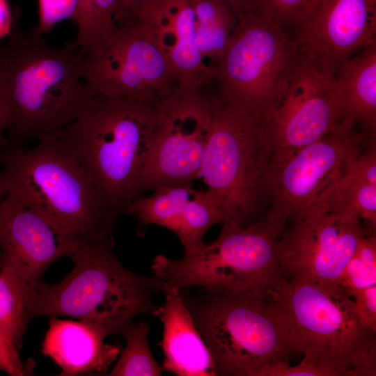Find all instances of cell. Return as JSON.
I'll list each match as a JSON object with an SVG mask.
<instances>
[{"mask_svg": "<svg viewBox=\"0 0 376 376\" xmlns=\"http://www.w3.org/2000/svg\"><path fill=\"white\" fill-rule=\"evenodd\" d=\"M223 224L216 240L182 259L154 258L162 292L201 286L212 293L266 298L281 277L276 242L285 227L266 217L246 226Z\"/></svg>", "mask_w": 376, "mask_h": 376, "instance_id": "cell-7", "label": "cell"}, {"mask_svg": "<svg viewBox=\"0 0 376 376\" xmlns=\"http://www.w3.org/2000/svg\"><path fill=\"white\" fill-rule=\"evenodd\" d=\"M118 0H77L72 21L77 26L75 44L86 52L98 45L116 24Z\"/></svg>", "mask_w": 376, "mask_h": 376, "instance_id": "cell-24", "label": "cell"}, {"mask_svg": "<svg viewBox=\"0 0 376 376\" xmlns=\"http://www.w3.org/2000/svg\"><path fill=\"white\" fill-rule=\"evenodd\" d=\"M356 313L362 326L375 334L376 331V285L356 291L350 295Z\"/></svg>", "mask_w": 376, "mask_h": 376, "instance_id": "cell-31", "label": "cell"}, {"mask_svg": "<svg viewBox=\"0 0 376 376\" xmlns=\"http://www.w3.org/2000/svg\"><path fill=\"white\" fill-rule=\"evenodd\" d=\"M265 301L290 349L333 376L375 375V334L340 283L281 277Z\"/></svg>", "mask_w": 376, "mask_h": 376, "instance_id": "cell-3", "label": "cell"}, {"mask_svg": "<svg viewBox=\"0 0 376 376\" xmlns=\"http://www.w3.org/2000/svg\"><path fill=\"white\" fill-rule=\"evenodd\" d=\"M10 123V113L6 103L0 92V143L2 141L3 132L6 129Z\"/></svg>", "mask_w": 376, "mask_h": 376, "instance_id": "cell-35", "label": "cell"}, {"mask_svg": "<svg viewBox=\"0 0 376 376\" xmlns=\"http://www.w3.org/2000/svg\"><path fill=\"white\" fill-rule=\"evenodd\" d=\"M0 369L12 376L26 375L19 356V351L0 329Z\"/></svg>", "mask_w": 376, "mask_h": 376, "instance_id": "cell-32", "label": "cell"}, {"mask_svg": "<svg viewBox=\"0 0 376 376\" xmlns=\"http://www.w3.org/2000/svg\"><path fill=\"white\" fill-rule=\"evenodd\" d=\"M12 25L10 11L6 0H0V38L8 36Z\"/></svg>", "mask_w": 376, "mask_h": 376, "instance_id": "cell-34", "label": "cell"}, {"mask_svg": "<svg viewBox=\"0 0 376 376\" xmlns=\"http://www.w3.org/2000/svg\"><path fill=\"white\" fill-rule=\"evenodd\" d=\"M113 244L85 242L70 257L74 266L62 281H40L30 301V319L69 316L88 323L106 336L120 334L133 318L156 315L153 297L162 291L155 276L145 277L124 267Z\"/></svg>", "mask_w": 376, "mask_h": 376, "instance_id": "cell-5", "label": "cell"}, {"mask_svg": "<svg viewBox=\"0 0 376 376\" xmlns=\"http://www.w3.org/2000/svg\"><path fill=\"white\" fill-rule=\"evenodd\" d=\"M292 28L304 56L336 76L376 42V0H309Z\"/></svg>", "mask_w": 376, "mask_h": 376, "instance_id": "cell-16", "label": "cell"}, {"mask_svg": "<svg viewBox=\"0 0 376 376\" xmlns=\"http://www.w3.org/2000/svg\"><path fill=\"white\" fill-rule=\"evenodd\" d=\"M85 242L59 232L38 214L5 195L0 210L3 266L22 281L31 299L49 266L61 258L71 257Z\"/></svg>", "mask_w": 376, "mask_h": 376, "instance_id": "cell-17", "label": "cell"}, {"mask_svg": "<svg viewBox=\"0 0 376 376\" xmlns=\"http://www.w3.org/2000/svg\"><path fill=\"white\" fill-rule=\"evenodd\" d=\"M324 203L330 211L368 221L375 229L376 185L344 173Z\"/></svg>", "mask_w": 376, "mask_h": 376, "instance_id": "cell-25", "label": "cell"}, {"mask_svg": "<svg viewBox=\"0 0 376 376\" xmlns=\"http://www.w3.org/2000/svg\"><path fill=\"white\" fill-rule=\"evenodd\" d=\"M118 10L116 25H130L138 22L141 11L152 0H118Z\"/></svg>", "mask_w": 376, "mask_h": 376, "instance_id": "cell-33", "label": "cell"}, {"mask_svg": "<svg viewBox=\"0 0 376 376\" xmlns=\"http://www.w3.org/2000/svg\"><path fill=\"white\" fill-rule=\"evenodd\" d=\"M229 7L237 17L242 10L243 0H219Z\"/></svg>", "mask_w": 376, "mask_h": 376, "instance_id": "cell-36", "label": "cell"}, {"mask_svg": "<svg viewBox=\"0 0 376 376\" xmlns=\"http://www.w3.org/2000/svg\"><path fill=\"white\" fill-rule=\"evenodd\" d=\"M308 1L243 0L241 13L249 12L262 16L290 30Z\"/></svg>", "mask_w": 376, "mask_h": 376, "instance_id": "cell-27", "label": "cell"}, {"mask_svg": "<svg viewBox=\"0 0 376 376\" xmlns=\"http://www.w3.org/2000/svg\"><path fill=\"white\" fill-rule=\"evenodd\" d=\"M6 194V190L0 179V210H1V206L2 204V201ZM2 267H3V256L0 249V269L2 268Z\"/></svg>", "mask_w": 376, "mask_h": 376, "instance_id": "cell-37", "label": "cell"}, {"mask_svg": "<svg viewBox=\"0 0 376 376\" xmlns=\"http://www.w3.org/2000/svg\"><path fill=\"white\" fill-rule=\"evenodd\" d=\"M31 295L22 281L7 267L0 269V329L19 351L26 326Z\"/></svg>", "mask_w": 376, "mask_h": 376, "instance_id": "cell-22", "label": "cell"}, {"mask_svg": "<svg viewBox=\"0 0 376 376\" xmlns=\"http://www.w3.org/2000/svg\"><path fill=\"white\" fill-rule=\"evenodd\" d=\"M365 133L340 125L299 148H274L270 159L269 207L266 217L283 226L324 203L349 163L360 154Z\"/></svg>", "mask_w": 376, "mask_h": 376, "instance_id": "cell-11", "label": "cell"}, {"mask_svg": "<svg viewBox=\"0 0 376 376\" xmlns=\"http://www.w3.org/2000/svg\"><path fill=\"white\" fill-rule=\"evenodd\" d=\"M368 141L367 150L347 165L345 173L356 179L376 185V148L375 136Z\"/></svg>", "mask_w": 376, "mask_h": 376, "instance_id": "cell-30", "label": "cell"}, {"mask_svg": "<svg viewBox=\"0 0 376 376\" xmlns=\"http://www.w3.org/2000/svg\"><path fill=\"white\" fill-rule=\"evenodd\" d=\"M237 20L218 0H152L138 19L157 40L179 88H201L212 83Z\"/></svg>", "mask_w": 376, "mask_h": 376, "instance_id": "cell-10", "label": "cell"}, {"mask_svg": "<svg viewBox=\"0 0 376 376\" xmlns=\"http://www.w3.org/2000/svg\"><path fill=\"white\" fill-rule=\"evenodd\" d=\"M341 104L340 125L360 123L370 135L376 130V42L345 61L336 75Z\"/></svg>", "mask_w": 376, "mask_h": 376, "instance_id": "cell-21", "label": "cell"}, {"mask_svg": "<svg viewBox=\"0 0 376 376\" xmlns=\"http://www.w3.org/2000/svg\"><path fill=\"white\" fill-rule=\"evenodd\" d=\"M39 20L35 27L42 34L52 31L58 22L72 21L77 10V0H38Z\"/></svg>", "mask_w": 376, "mask_h": 376, "instance_id": "cell-28", "label": "cell"}, {"mask_svg": "<svg viewBox=\"0 0 376 376\" xmlns=\"http://www.w3.org/2000/svg\"><path fill=\"white\" fill-rule=\"evenodd\" d=\"M191 182L169 185L155 189L149 197H138L125 209L146 226L155 224L173 231L180 240L185 254L203 244V237L213 225L224 223L219 203L207 189H196Z\"/></svg>", "mask_w": 376, "mask_h": 376, "instance_id": "cell-18", "label": "cell"}, {"mask_svg": "<svg viewBox=\"0 0 376 376\" xmlns=\"http://www.w3.org/2000/svg\"><path fill=\"white\" fill-rule=\"evenodd\" d=\"M204 88H178L157 103L154 141L139 194L198 178L211 130L210 102Z\"/></svg>", "mask_w": 376, "mask_h": 376, "instance_id": "cell-13", "label": "cell"}, {"mask_svg": "<svg viewBox=\"0 0 376 376\" xmlns=\"http://www.w3.org/2000/svg\"><path fill=\"white\" fill-rule=\"evenodd\" d=\"M368 230L360 220L330 211L325 203L290 221L276 242L281 275L339 283Z\"/></svg>", "mask_w": 376, "mask_h": 376, "instance_id": "cell-15", "label": "cell"}, {"mask_svg": "<svg viewBox=\"0 0 376 376\" xmlns=\"http://www.w3.org/2000/svg\"><path fill=\"white\" fill-rule=\"evenodd\" d=\"M165 301L155 316L163 324L159 343L164 360L162 369L178 376L217 375L211 353L201 336L180 290H164Z\"/></svg>", "mask_w": 376, "mask_h": 376, "instance_id": "cell-19", "label": "cell"}, {"mask_svg": "<svg viewBox=\"0 0 376 376\" xmlns=\"http://www.w3.org/2000/svg\"><path fill=\"white\" fill-rule=\"evenodd\" d=\"M3 143L0 179L7 195L63 234L113 244L120 214L57 135L31 148Z\"/></svg>", "mask_w": 376, "mask_h": 376, "instance_id": "cell-2", "label": "cell"}, {"mask_svg": "<svg viewBox=\"0 0 376 376\" xmlns=\"http://www.w3.org/2000/svg\"><path fill=\"white\" fill-rule=\"evenodd\" d=\"M75 42L54 46L35 27L13 26L0 42V92L10 113L8 143L58 135L96 96L81 75Z\"/></svg>", "mask_w": 376, "mask_h": 376, "instance_id": "cell-1", "label": "cell"}, {"mask_svg": "<svg viewBox=\"0 0 376 376\" xmlns=\"http://www.w3.org/2000/svg\"><path fill=\"white\" fill-rule=\"evenodd\" d=\"M304 56L289 29L242 12L211 84L222 96L246 107L258 122Z\"/></svg>", "mask_w": 376, "mask_h": 376, "instance_id": "cell-8", "label": "cell"}, {"mask_svg": "<svg viewBox=\"0 0 376 376\" xmlns=\"http://www.w3.org/2000/svg\"><path fill=\"white\" fill-rule=\"evenodd\" d=\"M333 376L331 373L309 361L302 360L296 366H290L287 359H279L266 364L255 376Z\"/></svg>", "mask_w": 376, "mask_h": 376, "instance_id": "cell-29", "label": "cell"}, {"mask_svg": "<svg viewBox=\"0 0 376 376\" xmlns=\"http://www.w3.org/2000/svg\"><path fill=\"white\" fill-rule=\"evenodd\" d=\"M342 121L336 76L304 56L258 122L274 148H299L337 130Z\"/></svg>", "mask_w": 376, "mask_h": 376, "instance_id": "cell-14", "label": "cell"}, {"mask_svg": "<svg viewBox=\"0 0 376 376\" xmlns=\"http://www.w3.org/2000/svg\"><path fill=\"white\" fill-rule=\"evenodd\" d=\"M211 130L198 178L216 198L224 221L242 226L263 217L274 148L251 112L217 92L209 95Z\"/></svg>", "mask_w": 376, "mask_h": 376, "instance_id": "cell-6", "label": "cell"}, {"mask_svg": "<svg viewBox=\"0 0 376 376\" xmlns=\"http://www.w3.org/2000/svg\"><path fill=\"white\" fill-rule=\"evenodd\" d=\"M42 351L61 369L59 375L107 373L120 354V347L104 342L107 337L82 321L50 317Z\"/></svg>", "mask_w": 376, "mask_h": 376, "instance_id": "cell-20", "label": "cell"}, {"mask_svg": "<svg viewBox=\"0 0 376 376\" xmlns=\"http://www.w3.org/2000/svg\"><path fill=\"white\" fill-rule=\"evenodd\" d=\"M80 70L88 86L104 97L157 104L180 87L157 40L141 22L116 25L84 53Z\"/></svg>", "mask_w": 376, "mask_h": 376, "instance_id": "cell-12", "label": "cell"}, {"mask_svg": "<svg viewBox=\"0 0 376 376\" xmlns=\"http://www.w3.org/2000/svg\"><path fill=\"white\" fill-rule=\"evenodd\" d=\"M157 104L96 95L57 135L119 214L139 197V180L154 141Z\"/></svg>", "mask_w": 376, "mask_h": 376, "instance_id": "cell-4", "label": "cell"}, {"mask_svg": "<svg viewBox=\"0 0 376 376\" xmlns=\"http://www.w3.org/2000/svg\"><path fill=\"white\" fill-rule=\"evenodd\" d=\"M187 307L211 353L217 375L255 376L266 364L294 352L265 299L208 292L202 301Z\"/></svg>", "mask_w": 376, "mask_h": 376, "instance_id": "cell-9", "label": "cell"}, {"mask_svg": "<svg viewBox=\"0 0 376 376\" xmlns=\"http://www.w3.org/2000/svg\"><path fill=\"white\" fill-rule=\"evenodd\" d=\"M148 324L142 320L132 321L121 332L125 346L120 348L119 357L109 375L159 376L162 368L154 359L150 351L148 335Z\"/></svg>", "mask_w": 376, "mask_h": 376, "instance_id": "cell-23", "label": "cell"}, {"mask_svg": "<svg viewBox=\"0 0 376 376\" xmlns=\"http://www.w3.org/2000/svg\"><path fill=\"white\" fill-rule=\"evenodd\" d=\"M339 283L350 295L356 291L376 285L375 233H368L359 241L341 274Z\"/></svg>", "mask_w": 376, "mask_h": 376, "instance_id": "cell-26", "label": "cell"}]
</instances>
